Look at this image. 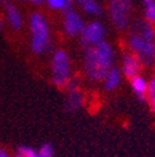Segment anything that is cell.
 Segmentation results:
<instances>
[{
  "mask_svg": "<svg viewBox=\"0 0 155 157\" xmlns=\"http://www.w3.org/2000/svg\"><path fill=\"white\" fill-rule=\"evenodd\" d=\"M103 36H105L103 24L99 21H91L90 24L84 27L80 35V41L84 48H90V46H94L99 44L101 41H103Z\"/></svg>",
  "mask_w": 155,
  "mask_h": 157,
  "instance_id": "6",
  "label": "cell"
},
{
  "mask_svg": "<svg viewBox=\"0 0 155 157\" xmlns=\"http://www.w3.org/2000/svg\"><path fill=\"white\" fill-rule=\"evenodd\" d=\"M38 153L42 157H53L55 156V149H53V146H52L50 143H45L41 146Z\"/></svg>",
  "mask_w": 155,
  "mask_h": 157,
  "instance_id": "18",
  "label": "cell"
},
{
  "mask_svg": "<svg viewBox=\"0 0 155 157\" xmlns=\"http://www.w3.org/2000/svg\"><path fill=\"white\" fill-rule=\"evenodd\" d=\"M141 66H142L141 62H140L138 58L134 53H131V52L124 53L122 72L127 78H133V77H136V76H138L140 72H141Z\"/></svg>",
  "mask_w": 155,
  "mask_h": 157,
  "instance_id": "8",
  "label": "cell"
},
{
  "mask_svg": "<svg viewBox=\"0 0 155 157\" xmlns=\"http://www.w3.org/2000/svg\"><path fill=\"white\" fill-rule=\"evenodd\" d=\"M46 3L53 10H70L73 6V0H46Z\"/></svg>",
  "mask_w": 155,
  "mask_h": 157,
  "instance_id": "15",
  "label": "cell"
},
{
  "mask_svg": "<svg viewBox=\"0 0 155 157\" xmlns=\"http://www.w3.org/2000/svg\"><path fill=\"white\" fill-rule=\"evenodd\" d=\"M17 153L21 154L23 157H35L38 151L29 146H20L18 149H17Z\"/></svg>",
  "mask_w": 155,
  "mask_h": 157,
  "instance_id": "17",
  "label": "cell"
},
{
  "mask_svg": "<svg viewBox=\"0 0 155 157\" xmlns=\"http://www.w3.org/2000/svg\"><path fill=\"white\" fill-rule=\"evenodd\" d=\"M144 3V20L149 24H155V0H142Z\"/></svg>",
  "mask_w": 155,
  "mask_h": 157,
  "instance_id": "14",
  "label": "cell"
},
{
  "mask_svg": "<svg viewBox=\"0 0 155 157\" xmlns=\"http://www.w3.org/2000/svg\"><path fill=\"white\" fill-rule=\"evenodd\" d=\"M31 29V49L36 55L45 53L50 49V33L45 17L39 13H34L29 17Z\"/></svg>",
  "mask_w": 155,
  "mask_h": 157,
  "instance_id": "3",
  "label": "cell"
},
{
  "mask_svg": "<svg viewBox=\"0 0 155 157\" xmlns=\"http://www.w3.org/2000/svg\"><path fill=\"white\" fill-rule=\"evenodd\" d=\"M83 104H84V94H83V91L80 88L76 87L68 90L67 98H66V108H67V111L70 112L77 111L78 108L83 107Z\"/></svg>",
  "mask_w": 155,
  "mask_h": 157,
  "instance_id": "11",
  "label": "cell"
},
{
  "mask_svg": "<svg viewBox=\"0 0 155 157\" xmlns=\"http://www.w3.org/2000/svg\"><path fill=\"white\" fill-rule=\"evenodd\" d=\"M84 27H85V24L80 14L76 13L73 9L66 10L65 17H63V28H65V33L67 34L68 36L81 35Z\"/></svg>",
  "mask_w": 155,
  "mask_h": 157,
  "instance_id": "7",
  "label": "cell"
},
{
  "mask_svg": "<svg viewBox=\"0 0 155 157\" xmlns=\"http://www.w3.org/2000/svg\"><path fill=\"white\" fill-rule=\"evenodd\" d=\"M35 157H42V156H41V154H39V153H36V156Z\"/></svg>",
  "mask_w": 155,
  "mask_h": 157,
  "instance_id": "24",
  "label": "cell"
},
{
  "mask_svg": "<svg viewBox=\"0 0 155 157\" xmlns=\"http://www.w3.org/2000/svg\"><path fill=\"white\" fill-rule=\"evenodd\" d=\"M73 2H77V3H81V2H83V0H73Z\"/></svg>",
  "mask_w": 155,
  "mask_h": 157,
  "instance_id": "23",
  "label": "cell"
},
{
  "mask_svg": "<svg viewBox=\"0 0 155 157\" xmlns=\"http://www.w3.org/2000/svg\"><path fill=\"white\" fill-rule=\"evenodd\" d=\"M109 13L113 25L119 31L126 29L131 17V0H109Z\"/></svg>",
  "mask_w": 155,
  "mask_h": 157,
  "instance_id": "5",
  "label": "cell"
},
{
  "mask_svg": "<svg viewBox=\"0 0 155 157\" xmlns=\"http://www.w3.org/2000/svg\"><path fill=\"white\" fill-rule=\"evenodd\" d=\"M120 82H122V72L116 67H112L103 78V87L106 91H113L117 88Z\"/></svg>",
  "mask_w": 155,
  "mask_h": 157,
  "instance_id": "12",
  "label": "cell"
},
{
  "mask_svg": "<svg viewBox=\"0 0 155 157\" xmlns=\"http://www.w3.org/2000/svg\"><path fill=\"white\" fill-rule=\"evenodd\" d=\"M2 3H3L4 11H6L7 24H9L14 31H18V29L23 27V17L20 14L18 9L11 3V0H2Z\"/></svg>",
  "mask_w": 155,
  "mask_h": 157,
  "instance_id": "9",
  "label": "cell"
},
{
  "mask_svg": "<svg viewBox=\"0 0 155 157\" xmlns=\"http://www.w3.org/2000/svg\"><path fill=\"white\" fill-rule=\"evenodd\" d=\"M52 80L57 87H66L70 82L71 76V63L70 56L66 51L57 49L52 56Z\"/></svg>",
  "mask_w": 155,
  "mask_h": 157,
  "instance_id": "4",
  "label": "cell"
},
{
  "mask_svg": "<svg viewBox=\"0 0 155 157\" xmlns=\"http://www.w3.org/2000/svg\"><path fill=\"white\" fill-rule=\"evenodd\" d=\"M29 2H32V3H35V4H41L43 0H29Z\"/></svg>",
  "mask_w": 155,
  "mask_h": 157,
  "instance_id": "20",
  "label": "cell"
},
{
  "mask_svg": "<svg viewBox=\"0 0 155 157\" xmlns=\"http://www.w3.org/2000/svg\"><path fill=\"white\" fill-rule=\"evenodd\" d=\"M130 52L138 58L141 65H155V28L146 20H138L131 25L129 34Z\"/></svg>",
  "mask_w": 155,
  "mask_h": 157,
  "instance_id": "1",
  "label": "cell"
},
{
  "mask_svg": "<svg viewBox=\"0 0 155 157\" xmlns=\"http://www.w3.org/2000/svg\"><path fill=\"white\" fill-rule=\"evenodd\" d=\"M80 4H81V9L84 10L87 14H91V16H102V9L97 3V0H83Z\"/></svg>",
  "mask_w": 155,
  "mask_h": 157,
  "instance_id": "13",
  "label": "cell"
},
{
  "mask_svg": "<svg viewBox=\"0 0 155 157\" xmlns=\"http://www.w3.org/2000/svg\"><path fill=\"white\" fill-rule=\"evenodd\" d=\"M14 157H23V156H21V154H18V153H16V156H14Z\"/></svg>",
  "mask_w": 155,
  "mask_h": 157,
  "instance_id": "22",
  "label": "cell"
},
{
  "mask_svg": "<svg viewBox=\"0 0 155 157\" xmlns=\"http://www.w3.org/2000/svg\"><path fill=\"white\" fill-rule=\"evenodd\" d=\"M130 86H131L133 93L138 98V101L147 102V91H148V82L142 76H136L130 78Z\"/></svg>",
  "mask_w": 155,
  "mask_h": 157,
  "instance_id": "10",
  "label": "cell"
},
{
  "mask_svg": "<svg viewBox=\"0 0 155 157\" xmlns=\"http://www.w3.org/2000/svg\"><path fill=\"white\" fill-rule=\"evenodd\" d=\"M3 27H4V24H3V20L0 18V29H3Z\"/></svg>",
  "mask_w": 155,
  "mask_h": 157,
  "instance_id": "21",
  "label": "cell"
},
{
  "mask_svg": "<svg viewBox=\"0 0 155 157\" xmlns=\"http://www.w3.org/2000/svg\"><path fill=\"white\" fill-rule=\"evenodd\" d=\"M147 102H148L151 111L155 114V76L148 83V91H147Z\"/></svg>",
  "mask_w": 155,
  "mask_h": 157,
  "instance_id": "16",
  "label": "cell"
},
{
  "mask_svg": "<svg viewBox=\"0 0 155 157\" xmlns=\"http://www.w3.org/2000/svg\"><path fill=\"white\" fill-rule=\"evenodd\" d=\"M115 52L113 48L106 42L99 44L90 48H85L84 53V72L92 82H103L105 76L113 67Z\"/></svg>",
  "mask_w": 155,
  "mask_h": 157,
  "instance_id": "2",
  "label": "cell"
},
{
  "mask_svg": "<svg viewBox=\"0 0 155 157\" xmlns=\"http://www.w3.org/2000/svg\"><path fill=\"white\" fill-rule=\"evenodd\" d=\"M0 157H11V156H10V154L7 153L6 150H3V149L0 147Z\"/></svg>",
  "mask_w": 155,
  "mask_h": 157,
  "instance_id": "19",
  "label": "cell"
}]
</instances>
